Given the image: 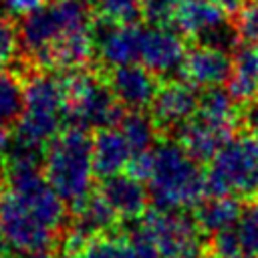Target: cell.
Instances as JSON below:
<instances>
[{"label": "cell", "mask_w": 258, "mask_h": 258, "mask_svg": "<svg viewBox=\"0 0 258 258\" xmlns=\"http://www.w3.org/2000/svg\"><path fill=\"white\" fill-rule=\"evenodd\" d=\"M149 200L155 210H185L198 206L206 189V173L177 141H163L151 149L149 173L145 177Z\"/></svg>", "instance_id": "6da1fadb"}, {"label": "cell", "mask_w": 258, "mask_h": 258, "mask_svg": "<svg viewBox=\"0 0 258 258\" xmlns=\"http://www.w3.org/2000/svg\"><path fill=\"white\" fill-rule=\"evenodd\" d=\"M42 173L64 204L77 206L85 200L95 179L93 139L87 131L69 127L50 139L44 147Z\"/></svg>", "instance_id": "7a4b0ae2"}, {"label": "cell", "mask_w": 258, "mask_h": 258, "mask_svg": "<svg viewBox=\"0 0 258 258\" xmlns=\"http://www.w3.org/2000/svg\"><path fill=\"white\" fill-rule=\"evenodd\" d=\"M67 119V97L62 77L40 73L24 85V109L16 123V139L46 147L62 131Z\"/></svg>", "instance_id": "3957f363"}, {"label": "cell", "mask_w": 258, "mask_h": 258, "mask_svg": "<svg viewBox=\"0 0 258 258\" xmlns=\"http://www.w3.org/2000/svg\"><path fill=\"white\" fill-rule=\"evenodd\" d=\"M210 196L250 198L258 194V133L230 137L210 159L206 173Z\"/></svg>", "instance_id": "277c9868"}, {"label": "cell", "mask_w": 258, "mask_h": 258, "mask_svg": "<svg viewBox=\"0 0 258 258\" xmlns=\"http://www.w3.org/2000/svg\"><path fill=\"white\" fill-rule=\"evenodd\" d=\"M67 97V121L79 129L115 127L123 117V105L113 95L111 87L97 75L77 69L62 75Z\"/></svg>", "instance_id": "5b68a950"}, {"label": "cell", "mask_w": 258, "mask_h": 258, "mask_svg": "<svg viewBox=\"0 0 258 258\" xmlns=\"http://www.w3.org/2000/svg\"><path fill=\"white\" fill-rule=\"evenodd\" d=\"M91 28L89 12L81 0H54L22 16L18 40L22 48L40 62V58L64 36Z\"/></svg>", "instance_id": "8992f818"}, {"label": "cell", "mask_w": 258, "mask_h": 258, "mask_svg": "<svg viewBox=\"0 0 258 258\" xmlns=\"http://www.w3.org/2000/svg\"><path fill=\"white\" fill-rule=\"evenodd\" d=\"M157 246L161 258H208L198 222L177 210H151L137 224Z\"/></svg>", "instance_id": "52a82bcc"}, {"label": "cell", "mask_w": 258, "mask_h": 258, "mask_svg": "<svg viewBox=\"0 0 258 258\" xmlns=\"http://www.w3.org/2000/svg\"><path fill=\"white\" fill-rule=\"evenodd\" d=\"M230 14L218 0H179L171 16L175 28L183 36L230 50L238 40L236 30L228 24Z\"/></svg>", "instance_id": "ba28073f"}, {"label": "cell", "mask_w": 258, "mask_h": 258, "mask_svg": "<svg viewBox=\"0 0 258 258\" xmlns=\"http://www.w3.org/2000/svg\"><path fill=\"white\" fill-rule=\"evenodd\" d=\"M6 181L10 187V194L16 200H20L46 226H50L52 230H58L64 224V218H67L64 202L46 181L42 167L6 169Z\"/></svg>", "instance_id": "9c48e42d"}, {"label": "cell", "mask_w": 258, "mask_h": 258, "mask_svg": "<svg viewBox=\"0 0 258 258\" xmlns=\"http://www.w3.org/2000/svg\"><path fill=\"white\" fill-rule=\"evenodd\" d=\"M0 236L14 252L50 250L56 240V230L46 226L12 194L0 204Z\"/></svg>", "instance_id": "30bf717a"}, {"label": "cell", "mask_w": 258, "mask_h": 258, "mask_svg": "<svg viewBox=\"0 0 258 258\" xmlns=\"http://www.w3.org/2000/svg\"><path fill=\"white\" fill-rule=\"evenodd\" d=\"M187 54L183 34L167 24H153L143 30L139 60L155 77H169L181 71L183 58Z\"/></svg>", "instance_id": "8fae6325"}, {"label": "cell", "mask_w": 258, "mask_h": 258, "mask_svg": "<svg viewBox=\"0 0 258 258\" xmlns=\"http://www.w3.org/2000/svg\"><path fill=\"white\" fill-rule=\"evenodd\" d=\"M141 36L143 28H139L135 22L113 24L103 20V24L93 28L95 52L109 69L133 64L139 60Z\"/></svg>", "instance_id": "7c38bea8"}, {"label": "cell", "mask_w": 258, "mask_h": 258, "mask_svg": "<svg viewBox=\"0 0 258 258\" xmlns=\"http://www.w3.org/2000/svg\"><path fill=\"white\" fill-rule=\"evenodd\" d=\"M149 107L151 119L159 129H177L198 113L200 95L187 81H169L159 85Z\"/></svg>", "instance_id": "4fadbf2b"}, {"label": "cell", "mask_w": 258, "mask_h": 258, "mask_svg": "<svg viewBox=\"0 0 258 258\" xmlns=\"http://www.w3.org/2000/svg\"><path fill=\"white\" fill-rule=\"evenodd\" d=\"M179 73L183 81H187L196 89H214L228 83L232 73V58L226 48L200 42L198 46L187 50Z\"/></svg>", "instance_id": "5bb4252c"}, {"label": "cell", "mask_w": 258, "mask_h": 258, "mask_svg": "<svg viewBox=\"0 0 258 258\" xmlns=\"http://www.w3.org/2000/svg\"><path fill=\"white\" fill-rule=\"evenodd\" d=\"M109 87L123 107L131 111H143L145 107L151 105L159 89V83L149 69L133 62L113 69L109 77Z\"/></svg>", "instance_id": "9a60e30c"}, {"label": "cell", "mask_w": 258, "mask_h": 258, "mask_svg": "<svg viewBox=\"0 0 258 258\" xmlns=\"http://www.w3.org/2000/svg\"><path fill=\"white\" fill-rule=\"evenodd\" d=\"M103 198L109 202L117 218L121 220H139L147 212V202H149V191L143 187V181L137 179L131 173H117L111 177L103 179L101 187Z\"/></svg>", "instance_id": "2e32d148"}, {"label": "cell", "mask_w": 258, "mask_h": 258, "mask_svg": "<svg viewBox=\"0 0 258 258\" xmlns=\"http://www.w3.org/2000/svg\"><path fill=\"white\" fill-rule=\"evenodd\" d=\"M232 133L234 129L196 113L185 125L179 127V143L198 161H210L216 151L232 137Z\"/></svg>", "instance_id": "e0dca14e"}, {"label": "cell", "mask_w": 258, "mask_h": 258, "mask_svg": "<svg viewBox=\"0 0 258 258\" xmlns=\"http://www.w3.org/2000/svg\"><path fill=\"white\" fill-rule=\"evenodd\" d=\"M133 151L117 125L99 129L93 137V167L97 177L105 179L121 173L123 169H127Z\"/></svg>", "instance_id": "ac0fdd59"}, {"label": "cell", "mask_w": 258, "mask_h": 258, "mask_svg": "<svg viewBox=\"0 0 258 258\" xmlns=\"http://www.w3.org/2000/svg\"><path fill=\"white\" fill-rule=\"evenodd\" d=\"M73 210H75V220L71 232H75L87 242L113 230L115 222L119 220L113 208L109 206V202L103 198V194H89L85 200L73 206Z\"/></svg>", "instance_id": "d6986e66"}, {"label": "cell", "mask_w": 258, "mask_h": 258, "mask_svg": "<svg viewBox=\"0 0 258 258\" xmlns=\"http://www.w3.org/2000/svg\"><path fill=\"white\" fill-rule=\"evenodd\" d=\"M95 54V38H93V26L85 30L71 32L62 40H58L42 58L40 64L60 69L64 73L83 69L91 56Z\"/></svg>", "instance_id": "ffe728a7"}, {"label": "cell", "mask_w": 258, "mask_h": 258, "mask_svg": "<svg viewBox=\"0 0 258 258\" xmlns=\"http://www.w3.org/2000/svg\"><path fill=\"white\" fill-rule=\"evenodd\" d=\"M228 93L236 103H254L258 99V42L244 44L232 58Z\"/></svg>", "instance_id": "44dd1931"}, {"label": "cell", "mask_w": 258, "mask_h": 258, "mask_svg": "<svg viewBox=\"0 0 258 258\" xmlns=\"http://www.w3.org/2000/svg\"><path fill=\"white\" fill-rule=\"evenodd\" d=\"M242 214L240 200L234 196H212L210 200H202L198 204L194 220L202 228V232L216 234L222 230H230L238 224Z\"/></svg>", "instance_id": "7402d4cb"}, {"label": "cell", "mask_w": 258, "mask_h": 258, "mask_svg": "<svg viewBox=\"0 0 258 258\" xmlns=\"http://www.w3.org/2000/svg\"><path fill=\"white\" fill-rule=\"evenodd\" d=\"M198 113L210 121H216L224 127L236 129L240 121V113L236 107V101L228 91H222L218 87L206 89V93L200 97V107Z\"/></svg>", "instance_id": "603a6c76"}, {"label": "cell", "mask_w": 258, "mask_h": 258, "mask_svg": "<svg viewBox=\"0 0 258 258\" xmlns=\"http://www.w3.org/2000/svg\"><path fill=\"white\" fill-rule=\"evenodd\" d=\"M119 129H121L123 137L127 139L133 155L145 153L155 147L153 143H155L157 125L143 111H131L129 115H123L119 121Z\"/></svg>", "instance_id": "cb8c5ba5"}, {"label": "cell", "mask_w": 258, "mask_h": 258, "mask_svg": "<svg viewBox=\"0 0 258 258\" xmlns=\"http://www.w3.org/2000/svg\"><path fill=\"white\" fill-rule=\"evenodd\" d=\"M24 109V85L10 73L0 71V129H8L18 123Z\"/></svg>", "instance_id": "d4e9b609"}, {"label": "cell", "mask_w": 258, "mask_h": 258, "mask_svg": "<svg viewBox=\"0 0 258 258\" xmlns=\"http://www.w3.org/2000/svg\"><path fill=\"white\" fill-rule=\"evenodd\" d=\"M87 258H135L129 236L101 234L93 238L85 248Z\"/></svg>", "instance_id": "484cf974"}, {"label": "cell", "mask_w": 258, "mask_h": 258, "mask_svg": "<svg viewBox=\"0 0 258 258\" xmlns=\"http://www.w3.org/2000/svg\"><path fill=\"white\" fill-rule=\"evenodd\" d=\"M234 230L240 238L246 258H256L258 256V204H250L242 208V214Z\"/></svg>", "instance_id": "4316f807"}, {"label": "cell", "mask_w": 258, "mask_h": 258, "mask_svg": "<svg viewBox=\"0 0 258 258\" xmlns=\"http://www.w3.org/2000/svg\"><path fill=\"white\" fill-rule=\"evenodd\" d=\"M97 8L105 22L127 24L137 20L143 8V0H99Z\"/></svg>", "instance_id": "83f0119b"}, {"label": "cell", "mask_w": 258, "mask_h": 258, "mask_svg": "<svg viewBox=\"0 0 258 258\" xmlns=\"http://www.w3.org/2000/svg\"><path fill=\"white\" fill-rule=\"evenodd\" d=\"M208 258H246L234 228L212 234V240L208 244Z\"/></svg>", "instance_id": "f1b7e54d"}, {"label": "cell", "mask_w": 258, "mask_h": 258, "mask_svg": "<svg viewBox=\"0 0 258 258\" xmlns=\"http://www.w3.org/2000/svg\"><path fill=\"white\" fill-rule=\"evenodd\" d=\"M234 30L238 40H242L244 44L258 42V0L242 4V8L236 12Z\"/></svg>", "instance_id": "f546056e"}, {"label": "cell", "mask_w": 258, "mask_h": 258, "mask_svg": "<svg viewBox=\"0 0 258 258\" xmlns=\"http://www.w3.org/2000/svg\"><path fill=\"white\" fill-rule=\"evenodd\" d=\"M18 44V28L6 14H0V71H4L14 60Z\"/></svg>", "instance_id": "4dcf8cb0"}, {"label": "cell", "mask_w": 258, "mask_h": 258, "mask_svg": "<svg viewBox=\"0 0 258 258\" xmlns=\"http://www.w3.org/2000/svg\"><path fill=\"white\" fill-rule=\"evenodd\" d=\"M177 4L179 0H143L141 14L153 24H165L167 20H171Z\"/></svg>", "instance_id": "1f68e13d"}, {"label": "cell", "mask_w": 258, "mask_h": 258, "mask_svg": "<svg viewBox=\"0 0 258 258\" xmlns=\"http://www.w3.org/2000/svg\"><path fill=\"white\" fill-rule=\"evenodd\" d=\"M0 4L4 6V10L8 14L26 16V14L34 12L36 8H40L44 4V0H0Z\"/></svg>", "instance_id": "d6a6232c"}, {"label": "cell", "mask_w": 258, "mask_h": 258, "mask_svg": "<svg viewBox=\"0 0 258 258\" xmlns=\"http://www.w3.org/2000/svg\"><path fill=\"white\" fill-rule=\"evenodd\" d=\"M220 4H222V8L232 16V14H236L240 8H242V4H244V0H218Z\"/></svg>", "instance_id": "836d02e7"}, {"label": "cell", "mask_w": 258, "mask_h": 258, "mask_svg": "<svg viewBox=\"0 0 258 258\" xmlns=\"http://www.w3.org/2000/svg\"><path fill=\"white\" fill-rule=\"evenodd\" d=\"M14 258H54L50 250H38V252H14Z\"/></svg>", "instance_id": "e575fe53"}, {"label": "cell", "mask_w": 258, "mask_h": 258, "mask_svg": "<svg viewBox=\"0 0 258 258\" xmlns=\"http://www.w3.org/2000/svg\"><path fill=\"white\" fill-rule=\"evenodd\" d=\"M8 147H10L8 135L4 133V129H0V165L6 161V155H8Z\"/></svg>", "instance_id": "d590c367"}, {"label": "cell", "mask_w": 258, "mask_h": 258, "mask_svg": "<svg viewBox=\"0 0 258 258\" xmlns=\"http://www.w3.org/2000/svg\"><path fill=\"white\" fill-rule=\"evenodd\" d=\"M0 258H14V250L2 240V236H0Z\"/></svg>", "instance_id": "8d00e7d4"}, {"label": "cell", "mask_w": 258, "mask_h": 258, "mask_svg": "<svg viewBox=\"0 0 258 258\" xmlns=\"http://www.w3.org/2000/svg\"><path fill=\"white\" fill-rule=\"evenodd\" d=\"M56 258H87L85 252H73V250H62Z\"/></svg>", "instance_id": "74e56055"}, {"label": "cell", "mask_w": 258, "mask_h": 258, "mask_svg": "<svg viewBox=\"0 0 258 258\" xmlns=\"http://www.w3.org/2000/svg\"><path fill=\"white\" fill-rule=\"evenodd\" d=\"M6 179H4V175H0V204L4 202V198H6Z\"/></svg>", "instance_id": "f35d334b"}, {"label": "cell", "mask_w": 258, "mask_h": 258, "mask_svg": "<svg viewBox=\"0 0 258 258\" xmlns=\"http://www.w3.org/2000/svg\"><path fill=\"white\" fill-rule=\"evenodd\" d=\"M83 2H91V4H97L99 0H83Z\"/></svg>", "instance_id": "ab89813d"}, {"label": "cell", "mask_w": 258, "mask_h": 258, "mask_svg": "<svg viewBox=\"0 0 258 258\" xmlns=\"http://www.w3.org/2000/svg\"><path fill=\"white\" fill-rule=\"evenodd\" d=\"M256 258H258V256H256Z\"/></svg>", "instance_id": "60d3db41"}]
</instances>
